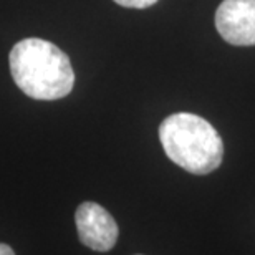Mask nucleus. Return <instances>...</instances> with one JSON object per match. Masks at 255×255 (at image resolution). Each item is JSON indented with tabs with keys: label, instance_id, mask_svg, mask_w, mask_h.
Segmentation results:
<instances>
[{
	"label": "nucleus",
	"instance_id": "obj_2",
	"mask_svg": "<svg viewBox=\"0 0 255 255\" xmlns=\"http://www.w3.org/2000/svg\"><path fill=\"white\" fill-rule=\"evenodd\" d=\"M159 139L166 156L191 174H209L222 164V137L209 121L197 115L167 116L159 126Z\"/></svg>",
	"mask_w": 255,
	"mask_h": 255
},
{
	"label": "nucleus",
	"instance_id": "obj_5",
	"mask_svg": "<svg viewBox=\"0 0 255 255\" xmlns=\"http://www.w3.org/2000/svg\"><path fill=\"white\" fill-rule=\"evenodd\" d=\"M115 2L121 5V7L128 8H147L151 5H154L157 0H115Z\"/></svg>",
	"mask_w": 255,
	"mask_h": 255
},
{
	"label": "nucleus",
	"instance_id": "obj_4",
	"mask_svg": "<svg viewBox=\"0 0 255 255\" xmlns=\"http://www.w3.org/2000/svg\"><path fill=\"white\" fill-rule=\"evenodd\" d=\"M216 27L227 43L255 45V0H224L216 12Z\"/></svg>",
	"mask_w": 255,
	"mask_h": 255
},
{
	"label": "nucleus",
	"instance_id": "obj_3",
	"mask_svg": "<svg viewBox=\"0 0 255 255\" xmlns=\"http://www.w3.org/2000/svg\"><path fill=\"white\" fill-rule=\"evenodd\" d=\"M76 231L83 246L96 252H108L118 241L120 231L113 216L96 202H83L75 214Z\"/></svg>",
	"mask_w": 255,
	"mask_h": 255
},
{
	"label": "nucleus",
	"instance_id": "obj_6",
	"mask_svg": "<svg viewBox=\"0 0 255 255\" xmlns=\"http://www.w3.org/2000/svg\"><path fill=\"white\" fill-rule=\"evenodd\" d=\"M0 255H15V252L7 244H0Z\"/></svg>",
	"mask_w": 255,
	"mask_h": 255
},
{
	"label": "nucleus",
	"instance_id": "obj_1",
	"mask_svg": "<svg viewBox=\"0 0 255 255\" xmlns=\"http://www.w3.org/2000/svg\"><path fill=\"white\" fill-rule=\"evenodd\" d=\"M15 85L33 100L53 101L70 95L75 71L68 55L42 38H23L8 55Z\"/></svg>",
	"mask_w": 255,
	"mask_h": 255
}]
</instances>
